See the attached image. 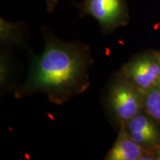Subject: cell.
Segmentation results:
<instances>
[{"label": "cell", "instance_id": "3957f363", "mask_svg": "<svg viewBox=\"0 0 160 160\" xmlns=\"http://www.w3.org/2000/svg\"><path fill=\"white\" fill-rule=\"evenodd\" d=\"M80 16H91L97 20L104 34L113 33L129 22L126 0H82L77 5Z\"/></svg>", "mask_w": 160, "mask_h": 160}, {"label": "cell", "instance_id": "8fae6325", "mask_svg": "<svg viewBox=\"0 0 160 160\" xmlns=\"http://www.w3.org/2000/svg\"><path fill=\"white\" fill-rule=\"evenodd\" d=\"M155 154L157 157V160H160V145L158 146L157 148L155 151Z\"/></svg>", "mask_w": 160, "mask_h": 160}, {"label": "cell", "instance_id": "8992f818", "mask_svg": "<svg viewBox=\"0 0 160 160\" xmlns=\"http://www.w3.org/2000/svg\"><path fill=\"white\" fill-rule=\"evenodd\" d=\"M142 148L132 139L125 130L120 128L114 144L107 155L106 160H139L143 152Z\"/></svg>", "mask_w": 160, "mask_h": 160}, {"label": "cell", "instance_id": "277c9868", "mask_svg": "<svg viewBox=\"0 0 160 160\" xmlns=\"http://www.w3.org/2000/svg\"><path fill=\"white\" fill-rule=\"evenodd\" d=\"M119 72L144 93L160 85V59L158 51L138 53L125 63Z\"/></svg>", "mask_w": 160, "mask_h": 160}, {"label": "cell", "instance_id": "5b68a950", "mask_svg": "<svg viewBox=\"0 0 160 160\" xmlns=\"http://www.w3.org/2000/svg\"><path fill=\"white\" fill-rule=\"evenodd\" d=\"M122 128L145 151L155 152L160 145V125L144 110L128 121Z\"/></svg>", "mask_w": 160, "mask_h": 160}, {"label": "cell", "instance_id": "6da1fadb", "mask_svg": "<svg viewBox=\"0 0 160 160\" xmlns=\"http://www.w3.org/2000/svg\"><path fill=\"white\" fill-rule=\"evenodd\" d=\"M43 35V51L32 55L27 79L14 90V97L22 99L42 93L51 102L63 105L91 85V49L80 42H64L46 28Z\"/></svg>", "mask_w": 160, "mask_h": 160}, {"label": "cell", "instance_id": "ba28073f", "mask_svg": "<svg viewBox=\"0 0 160 160\" xmlns=\"http://www.w3.org/2000/svg\"><path fill=\"white\" fill-rule=\"evenodd\" d=\"M143 110L160 125V85L145 93Z\"/></svg>", "mask_w": 160, "mask_h": 160}, {"label": "cell", "instance_id": "7a4b0ae2", "mask_svg": "<svg viewBox=\"0 0 160 160\" xmlns=\"http://www.w3.org/2000/svg\"><path fill=\"white\" fill-rule=\"evenodd\" d=\"M145 93L117 72L109 81L105 94V108L111 122L120 129L143 111Z\"/></svg>", "mask_w": 160, "mask_h": 160}, {"label": "cell", "instance_id": "52a82bcc", "mask_svg": "<svg viewBox=\"0 0 160 160\" xmlns=\"http://www.w3.org/2000/svg\"><path fill=\"white\" fill-rule=\"evenodd\" d=\"M26 26L22 22H11L0 19V42L4 48L21 47L25 45Z\"/></svg>", "mask_w": 160, "mask_h": 160}, {"label": "cell", "instance_id": "30bf717a", "mask_svg": "<svg viewBox=\"0 0 160 160\" xmlns=\"http://www.w3.org/2000/svg\"><path fill=\"white\" fill-rule=\"evenodd\" d=\"M60 0H45L46 5H47V11L49 13H52L54 11L57 6Z\"/></svg>", "mask_w": 160, "mask_h": 160}, {"label": "cell", "instance_id": "7c38bea8", "mask_svg": "<svg viewBox=\"0 0 160 160\" xmlns=\"http://www.w3.org/2000/svg\"><path fill=\"white\" fill-rule=\"evenodd\" d=\"M158 54H159V59H160V51H158Z\"/></svg>", "mask_w": 160, "mask_h": 160}, {"label": "cell", "instance_id": "9c48e42d", "mask_svg": "<svg viewBox=\"0 0 160 160\" xmlns=\"http://www.w3.org/2000/svg\"><path fill=\"white\" fill-rule=\"evenodd\" d=\"M11 77V62L9 53L2 49L0 55V86L2 92L10 86Z\"/></svg>", "mask_w": 160, "mask_h": 160}]
</instances>
